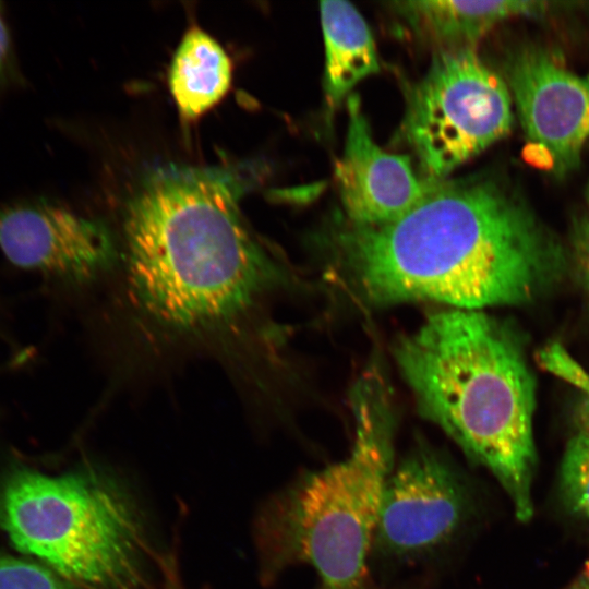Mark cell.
<instances>
[{
	"label": "cell",
	"instance_id": "1",
	"mask_svg": "<svg viewBox=\"0 0 589 589\" xmlns=\"http://www.w3.org/2000/svg\"><path fill=\"white\" fill-rule=\"evenodd\" d=\"M329 238L347 288L378 306L417 300L480 311L520 304L545 288L560 262L527 207L486 180H431L399 218L344 220Z\"/></svg>",
	"mask_w": 589,
	"mask_h": 589
},
{
	"label": "cell",
	"instance_id": "2",
	"mask_svg": "<svg viewBox=\"0 0 589 589\" xmlns=\"http://www.w3.org/2000/svg\"><path fill=\"white\" fill-rule=\"evenodd\" d=\"M247 181L225 166H161L129 197L123 219L128 279L155 323L213 328L249 309L276 266L240 211Z\"/></svg>",
	"mask_w": 589,
	"mask_h": 589
},
{
	"label": "cell",
	"instance_id": "3",
	"mask_svg": "<svg viewBox=\"0 0 589 589\" xmlns=\"http://www.w3.org/2000/svg\"><path fill=\"white\" fill-rule=\"evenodd\" d=\"M395 357L421 412L496 478L516 518L533 516L534 381L514 335L480 310L430 315Z\"/></svg>",
	"mask_w": 589,
	"mask_h": 589
},
{
	"label": "cell",
	"instance_id": "4",
	"mask_svg": "<svg viewBox=\"0 0 589 589\" xmlns=\"http://www.w3.org/2000/svg\"><path fill=\"white\" fill-rule=\"evenodd\" d=\"M351 405L356 435L349 456L296 480L259 515L256 542L265 578L306 564L325 589L362 587L393 469L392 400L377 366L354 384Z\"/></svg>",
	"mask_w": 589,
	"mask_h": 589
},
{
	"label": "cell",
	"instance_id": "5",
	"mask_svg": "<svg viewBox=\"0 0 589 589\" xmlns=\"http://www.w3.org/2000/svg\"><path fill=\"white\" fill-rule=\"evenodd\" d=\"M0 526L21 552L87 589L152 588L142 515L101 471H13L0 489Z\"/></svg>",
	"mask_w": 589,
	"mask_h": 589
},
{
	"label": "cell",
	"instance_id": "6",
	"mask_svg": "<svg viewBox=\"0 0 589 589\" xmlns=\"http://www.w3.org/2000/svg\"><path fill=\"white\" fill-rule=\"evenodd\" d=\"M507 83L471 48L437 52L413 87L401 132L430 180L505 136L513 122Z\"/></svg>",
	"mask_w": 589,
	"mask_h": 589
},
{
	"label": "cell",
	"instance_id": "7",
	"mask_svg": "<svg viewBox=\"0 0 589 589\" xmlns=\"http://www.w3.org/2000/svg\"><path fill=\"white\" fill-rule=\"evenodd\" d=\"M470 507L458 472L441 455L421 447L392 469L373 542L382 553L398 558L432 552L458 534Z\"/></svg>",
	"mask_w": 589,
	"mask_h": 589
},
{
	"label": "cell",
	"instance_id": "8",
	"mask_svg": "<svg viewBox=\"0 0 589 589\" xmlns=\"http://www.w3.org/2000/svg\"><path fill=\"white\" fill-rule=\"evenodd\" d=\"M506 74L531 146L553 170L572 169L589 139V76L576 74L537 47L512 55Z\"/></svg>",
	"mask_w": 589,
	"mask_h": 589
},
{
	"label": "cell",
	"instance_id": "9",
	"mask_svg": "<svg viewBox=\"0 0 589 589\" xmlns=\"http://www.w3.org/2000/svg\"><path fill=\"white\" fill-rule=\"evenodd\" d=\"M0 250L21 268L73 279L96 276L116 256L113 238L101 221L47 203L0 208Z\"/></svg>",
	"mask_w": 589,
	"mask_h": 589
},
{
	"label": "cell",
	"instance_id": "10",
	"mask_svg": "<svg viewBox=\"0 0 589 589\" xmlns=\"http://www.w3.org/2000/svg\"><path fill=\"white\" fill-rule=\"evenodd\" d=\"M347 109L344 153L335 166L346 219L357 225L395 220L422 200L431 180L417 177L408 156L375 143L357 95L348 96Z\"/></svg>",
	"mask_w": 589,
	"mask_h": 589
},
{
	"label": "cell",
	"instance_id": "11",
	"mask_svg": "<svg viewBox=\"0 0 589 589\" xmlns=\"http://www.w3.org/2000/svg\"><path fill=\"white\" fill-rule=\"evenodd\" d=\"M395 14L419 37L442 50L469 46L505 19L536 15L546 10L542 1H395Z\"/></svg>",
	"mask_w": 589,
	"mask_h": 589
},
{
	"label": "cell",
	"instance_id": "12",
	"mask_svg": "<svg viewBox=\"0 0 589 589\" xmlns=\"http://www.w3.org/2000/svg\"><path fill=\"white\" fill-rule=\"evenodd\" d=\"M325 45L324 91L329 113L366 76L380 71L375 44L359 11L348 1H322Z\"/></svg>",
	"mask_w": 589,
	"mask_h": 589
},
{
	"label": "cell",
	"instance_id": "13",
	"mask_svg": "<svg viewBox=\"0 0 589 589\" xmlns=\"http://www.w3.org/2000/svg\"><path fill=\"white\" fill-rule=\"evenodd\" d=\"M169 88L181 117L199 118L217 105L232 82V62L221 45L197 26L181 38L169 69Z\"/></svg>",
	"mask_w": 589,
	"mask_h": 589
},
{
	"label": "cell",
	"instance_id": "14",
	"mask_svg": "<svg viewBox=\"0 0 589 589\" xmlns=\"http://www.w3.org/2000/svg\"><path fill=\"white\" fill-rule=\"evenodd\" d=\"M558 489L566 508L573 515L589 520V437L579 432L565 447Z\"/></svg>",
	"mask_w": 589,
	"mask_h": 589
},
{
	"label": "cell",
	"instance_id": "15",
	"mask_svg": "<svg viewBox=\"0 0 589 589\" xmlns=\"http://www.w3.org/2000/svg\"><path fill=\"white\" fill-rule=\"evenodd\" d=\"M542 366L582 392L578 412V431L589 437V373L558 344L545 347L539 354Z\"/></svg>",
	"mask_w": 589,
	"mask_h": 589
},
{
	"label": "cell",
	"instance_id": "16",
	"mask_svg": "<svg viewBox=\"0 0 589 589\" xmlns=\"http://www.w3.org/2000/svg\"><path fill=\"white\" fill-rule=\"evenodd\" d=\"M0 589H69L51 569L0 553Z\"/></svg>",
	"mask_w": 589,
	"mask_h": 589
},
{
	"label": "cell",
	"instance_id": "17",
	"mask_svg": "<svg viewBox=\"0 0 589 589\" xmlns=\"http://www.w3.org/2000/svg\"><path fill=\"white\" fill-rule=\"evenodd\" d=\"M9 50V34L7 26L0 15V70L2 69Z\"/></svg>",
	"mask_w": 589,
	"mask_h": 589
},
{
	"label": "cell",
	"instance_id": "18",
	"mask_svg": "<svg viewBox=\"0 0 589 589\" xmlns=\"http://www.w3.org/2000/svg\"><path fill=\"white\" fill-rule=\"evenodd\" d=\"M566 589H589V567L586 568Z\"/></svg>",
	"mask_w": 589,
	"mask_h": 589
},
{
	"label": "cell",
	"instance_id": "19",
	"mask_svg": "<svg viewBox=\"0 0 589 589\" xmlns=\"http://www.w3.org/2000/svg\"><path fill=\"white\" fill-rule=\"evenodd\" d=\"M587 264H588V277H589V242L587 247Z\"/></svg>",
	"mask_w": 589,
	"mask_h": 589
},
{
	"label": "cell",
	"instance_id": "20",
	"mask_svg": "<svg viewBox=\"0 0 589 589\" xmlns=\"http://www.w3.org/2000/svg\"><path fill=\"white\" fill-rule=\"evenodd\" d=\"M358 589H363L362 587L358 588Z\"/></svg>",
	"mask_w": 589,
	"mask_h": 589
}]
</instances>
